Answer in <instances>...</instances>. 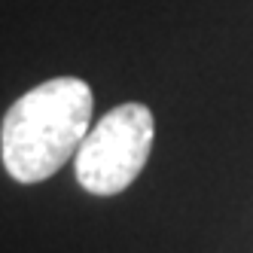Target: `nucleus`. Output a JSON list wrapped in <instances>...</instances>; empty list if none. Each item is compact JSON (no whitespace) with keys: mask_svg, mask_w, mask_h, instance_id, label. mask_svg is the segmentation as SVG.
<instances>
[{"mask_svg":"<svg viewBox=\"0 0 253 253\" xmlns=\"http://www.w3.org/2000/svg\"><path fill=\"white\" fill-rule=\"evenodd\" d=\"M92 122V88L77 77H55L15 101L0 128L3 168L19 183H43L77 156Z\"/></svg>","mask_w":253,"mask_h":253,"instance_id":"1","label":"nucleus"},{"mask_svg":"<svg viewBox=\"0 0 253 253\" xmlns=\"http://www.w3.org/2000/svg\"><path fill=\"white\" fill-rule=\"evenodd\" d=\"M156 137L147 104H119L85 134L74 156L77 180L92 195H119L143 171Z\"/></svg>","mask_w":253,"mask_h":253,"instance_id":"2","label":"nucleus"}]
</instances>
